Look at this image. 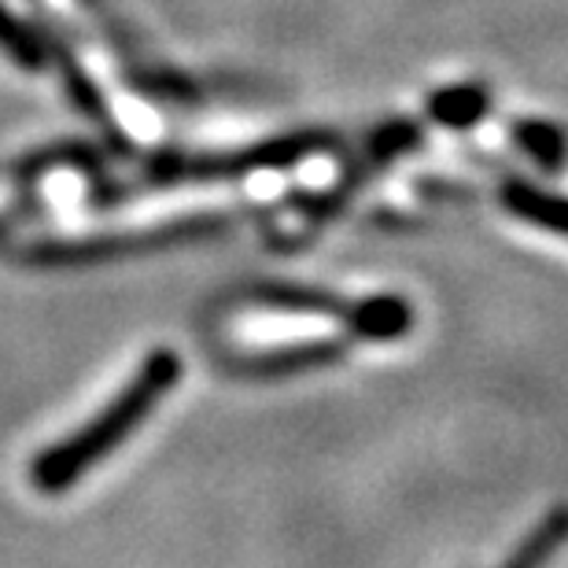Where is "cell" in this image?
Listing matches in <instances>:
<instances>
[{
	"mask_svg": "<svg viewBox=\"0 0 568 568\" xmlns=\"http://www.w3.org/2000/svg\"><path fill=\"white\" fill-rule=\"evenodd\" d=\"M181 358L170 347L152 351L141 369L133 373V381L100 410L93 422H85L78 432H71L67 439H60L55 447L41 450L30 462V484L44 495L67 491L74 487L82 476L93 469L97 462H104L111 450L122 447L133 428H141V422L166 399L170 388L181 381Z\"/></svg>",
	"mask_w": 568,
	"mask_h": 568,
	"instance_id": "1",
	"label": "cell"
},
{
	"mask_svg": "<svg viewBox=\"0 0 568 568\" xmlns=\"http://www.w3.org/2000/svg\"><path fill=\"white\" fill-rule=\"evenodd\" d=\"M214 230V222H185V225H166V230H152L141 236H108V241H82V244H33L22 252L27 263L38 266H74V263H93V258H111V255H126L138 252V247H163V244H178L189 241V236H203Z\"/></svg>",
	"mask_w": 568,
	"mask_h": 568,
	"instance_id": "2",
	"label": "cell"
},
{
	"mask_svg": "<svg viewBox=\"0 0 568 568\" xmlns=\"http://www.w3.org/2000/svg\"><path fill=\"white\" fill-rule=\"evenodd\" d=\"M347 344L344 339H317V344H295V347H277V351H258V355L233 358L230 369L241 377H288V373L317 369V366H333L344 358Z\"/></svg>",
	"mask_w": 568,
	"mask_h": 568,
	"instance_id": "3",
	"label": "cell"
},
{
	"mask_svg": "<svg viewBox=\"0 0 568 568\" xmlns=\"http://www.w3.org/2000/svg\"><path fill=\"white\" fill-rule=\"evenodd\" d=\"M344 325L362 339H399L414 328V311L399 295H373L347 306Z\"/></svg>",
	"mask_w": 568,
	"mask_h": 568,
	"instance_id": "4",
	"label": "cell"
},
{
	"mask_svg": "<svg viewBox=\"0 0 568 568\" xmlns=\"http://www.w3.org/2000/svg\"><path fill=\"white\" fill-rule=\"evenodd\" d=\"M503 200L517 219L568 236V200L565 196H550V192H542V189H531V185L514 181V185L503 192Z\"/></svg>",
	"mask_w": 568,
	"mask_h": 568,
	"instance_id": "5",
	"label": "cell"
},
{
	"mask_svg": "<svg viewBox=\"0 0 568 568\" xmlns=\"http://www.w3.org/2000/svg\"><path fill=\"white\" fill-rule=\"evenodd\" d=\"M252 300L266 303V306H281V311H300V314H347L344 300L317 288H295V284H266V288L252 292Z\"/></svg>",
	"mask_w": 568,
	"mask_h": 568,
	"instance_id": "6",
	"label": "cell"
},
{
	"mask_svg": "<svg viewBox=\"0 0 568 568\" xmlns=\"http://www.w3.org/2000/svg\"><path fill=\"white\" fill-rule=\"evenodd\" d=\"M565 539H568V509L561 506V509H554L525 542H520V550L514 554V561L506 568H542Z\"/></svg>",
	"mask_w": 568,
	"mask_h": 568,
	"instance_id": "7",
	"label": "cell"
},
{
	"mask_svg": "<svg viewBox=\"0 0 568 568\" xmlns=\"http://www.w3.org/2000/svg\"><path fill=\"white\" fill-rule=\"evenodd\" d=\"M0 49H4L11 60L22 63V67H41L44 55H41V44L30 38V30L11 16V11L0 4Z\"/></svg>",
	"mask_w": 568,
	"mask_h": 568,
	"instance_id": "8",
	"label": "cell"
},
{
	"mask_svg": "<svg viewBox=\"0 0 568 568\" xmlns=\"http://www.w3.org/2000/svg\"><path fill=\"white\" fill-rule=\"evenodd\" d=\"M520 138L528 141V152L536 155V159H542V163H558L561 159V144H558V138H547V130L542 126H536V130H525Z\"/></svg>",
	"mask_w": 568,
	"mask_h": 568,
	"instance_id": "9",
	"label": "cell"
}]
</instances>
